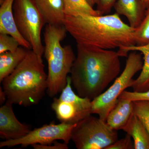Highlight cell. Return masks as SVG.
Here are the masks:
<instances>
[{"label":"cell","instance_id":"19","mask_svg":"<svg viewBox=\"0 0 149 149\" xmlns=\"http://www.w3.org/2000/svg\"><path fill=\"white\" fill-rule=\"evenodd\" d=\"M136 45L143 46L149 44V7L147 9L145 17L135 33Z\"/></svg>","mask_w":149,"mask_h":149},{"label":"cell","instance_id":"21","mask_svg":"<svg viewBox=\"0 0 149 149\" xmlns=\"http://www.w3.org/2000/svg\"><path fill=\"white\" fill-rule=\"evenodd\" d=\"M20 46L16 39L7 34H0V54L6 52H14Z\"/></svg>","mask_w":149,"mask_h":149},{"label":"cell","instance_id":"16","mask_svg":"<svg viewBox=\"0 0 149 149\" xmlns=\"http://www.w3.org/2000/svg\"><path fill=\"white\" fill-rule=\"evenodd\" d=\"M133 139L134 149H149V133L143 123L133 113L123 128Z\"/></svg>","mask_w":149,"mask_h":149},{"label":"cell","instance_id":"28","mask_svg":"<svg viewBox=\"0 0 149 149\" xmlns=\"http://www.w3.org/2000/svg\"><path fill=\"white\" fill-rule=\"evenodd\" d=\"M144 6L147 9L149 7V0H142Z\"/></svg>","mask_w":149,"mask_h":149},{"label":"cell","instance_id":"29","mask_svg":"<svg viewBox=\"0 0 149 149\" xmlns=\"http://www.w3.org/2000/svg\"><path fill=\"white\" fill-rule=\"evenodd\" d=\"M6 0H0V5H1Z\"/></svg>","mask_w":149,"mask_h":149},{"label":"cell","instance_id":"15","mask_svg":"<svg viewBox=\"0 0 149 149\" xmlns=\"http://www.w3.org/2000/svg\"><path fill=\"white\" fill-rule=\"evenodd\" d=\"M133 51L140 52L143 55V65L139 77L133 80L131 87L134 92H146L149 90V44L126 48L120 54V57L127 56L129 52Z\"/></svg>","mask_w":149,"mask_h":149},{"label":"cell","instance_id":"23","mask_svg":"<svg viewBox=\"0 0 149 149\" xmlns=\"http://www.w3.org/2000/svg\"><path fill=\"white\" fill-rule=\"evenodd\" d=\"M131 137L127 134L125 138L116 141L106 149H134V143Z\"/></svg>","mask_w":149,"mask_h":149},{"label":"cell","instance_id":"6","mask_svg":"<svg viewBox=\"0 0 149 149\" xmlns=\"http://www.w3.org/2000/svg\"><path fill=\"white\" fill-rule=\"evenodd\" d=\"M118 139L117 130L91 115L77 123L71 140L77 149H106Z\"/></svg>","mask_w":149,"mask_h":149},{"label":"cell","instance_id":"5","mask_svg":"<svg viewBox=\"0 0 149 149\" xmlns=\"http://www.w3.org/2000/svg\"><path fill=\"white\" fill-rule=\"evenodd\" d=\"M141 54L133 51L128 55L121 74L107 91L92 100V114H97L102 120H106L109 113L116 104L123 92L126 88L131 87L133 76L142 70L143 59Z\"/></svg>","mask_w":149,"mask_h":149},{"label":"cell","instance_id":"7","mask_svg":"<svg viewBox=\"0 0 149 149\" xmlns=\"http://www.w3.org/2000/svg\"><path fill=\"white\" fill-rule=\"evenodd\" d=\"M15 20L19 32L30 44L32 50L42 59L45 46L41 40V32L45 22L34 0H15L13 6Z\"/></svg>","mask_w":149,"mask_h":149},{"label":"cell","instance_id":"25","mask_svg":"<svg viewBox=\"0 0 149 149\" xmlns=\"http://www.w3.org/2000/svg\"><path fill=\"white\" fill-rule=\"evenodd\" d=\"M58 141H54L51 143L46 145L34 144L32 146L35 149H68V144L66 143H61Z\"/></svg>","mask_w":149,"mask_h":149},{"label":"cell","instance_id":"18","mask_svg":"<svg viewBox=\"0 0 149 149\" xmlns=\"http://www.w3.org/2000/svg\"><path fill=\"white\" fill-rule=\"evenodd\" d=\"M64 3L65 15H101L86 0H64Z\"/></svg>","mask_w":149,"mask_h":149},{"label":"cell","instance_id":"20","mask_svg":"<svg viewBox=\"0 0 149 149\" xmlns=\"http://www.w3.org/2000/svg\"><path fill=\"white\" fill-rule=\"evenodd\" d=\"M134 113L140 118L149 133V101H133Z\"/></svg>","mask_w":149,"mask_h":149},{"label":"cell","instance_id":"12","mask_svg":"<svg viewBox=\"0 0 149 149\" xmlns=\"http://www.w3.org/2000/svg\"><path fill=\"white\" fill-rule=\"evenodd\" d=\"M15 0H6L0 7V34L10 35L18 41L20 46L32 49V47L20 35L17 27L13 11Z\"/></svg>","mask_w":149,"mask_h":149},{"label":"cell","instance_id":"17","mask_svg":"<svg viewBox=\"0 0 149 149\" xmlns=\"http://www.w3.org/2000/svg\"><path fill=\"white\" fill-rule=\"evenodd\" d=\"M29 50L20 47L15 52H7L0 54L1 83L13 72L27 55Z\"/></svg>","mask_w":149,"mask_h":149},{"label":"cell","instance_id":"26","mask_svg":"<svg viewBox=\"0 0 149 149\" xmlns=\"http://www.w3.org/2000/svg\"><path fill=\"white\" fill-rule=\"evenodd\" d=\"M0 89H1L0 90V102H1V104L2 105V104L5 102L7 98L3 88L1 87Z\"/></svg>","mask_w":149,"mask_h":149},{"label":"cell","instance_id":"27","mask_svg":"<svg viewBox=\"0 0 149 149\" xmlns=\"http://www.w3.org/2000/svg\"><path fill=\"white\" fill-rule=\"evenodd\" d=\"M86 1L93 7L95 5H97L99 2V0H86Z\"/></svg>","mask_w":149,"mask_h":149},{"label":"cell","instance_id":"14","mask_svg":"<svg viewBox=\"0 0 149 149\" xmlns=\"http://www.w3.org/2000/svg\"><path fill=\"white\" fill-rule=\"evenodd\" d=\"M133 113V101L119 97L116 104L109 113L106 121L112 129L122 130Z\"/></svg>","mask_w":149,"mask_h":149},{"label":"cell","instance_id":"11","mask_svg":"<svg viewBox=\"0 0 149 149\" xmlns=\"http://www.w3.org/2000/svg\"><path fill=\"white\" fill-rule=\"evenodd\" d=\"M34 1L46 24L64 26V0H34Z\"/></svg>","mask_w":149,"mask_h":149},{"label":"cell","instance_id":"10","mask_svg":"<svg viewBox=\"0 0 149 149\" xmlns=\"http://www.w3.org/2000/svg\"><path fill=\"white\" fill-rule=\"evenodd\" d=\"M13 104L6 101L0 108V137L6 140L21 139L31 131L29 125L17 120L13 109Z\"/></svg>","mask_w":149,"mask_h":149},{"label":"cell","instance_id":"4","mask_svg":"<svg viewBox=\"0 0 149 149\" xmlns=\"http://www.w3.org/2000/svg\"><path fill=\"white\" fill-rule=\"evenodd\" d=\"M67 32L64 26L47 24L44 33V55L48 69L47 93L50 97H54L65 87L76 57L71 46L61 45Z\"/></svg>","mask_w":149,"mask_h":149},{"label":"cell","instance_id":"22","mask_svg":"<svg viewBox=\"0 0 149 149\" xmlns=\"http://www.w3.org/2000/svg\"><path fill=\"white\" fill-rule=\"evenodd\" d=\"M119 97L128 99L132 101H149V90L143 92H129L125 91L123 92Z\"/></svg>","mask_w":149,"mask_h":149},{"label":"cell","instance_id":"8","mask_svg":"<svg viewBox=\"0 0 149 149\" xmlns=\"http://www.w3.org/2000/svg\"><path fill=\"white\" fill-rule=\"evenodd\" d=\"M51 108L61 123L75 124L92 114V100L74 93L69 76L60 95L54 98Z\"/></svg>","mask_w":149,"mask_h":149},{"label":"cell","instance_id":"2","mask_svg":"<svg viewBox=\"0 0 149 149\" xmlns=\"http://www.w3.org/2000/svg\"><path fill=\"white\" fill-rule=\"evenodd\" d=\"M120 57L117 52L111 50L77 45V55L70 72L77 95L92 100L104 92L119 75Z\"/></svg>","mask_w":149,"mask_h":149},{"label":"cell","instance_id":"24","mask_svg":"<svg viewBox=\"0 0 149 149\" xmlns=\"http://www.w3.org/2000/svg\"><path fill=\"white\" fill-rule=\"evenodd\" d=\"M116 0H99L97 5V10L100 15L109 13L113 7Z\"/></svg>","mask_w":149,"mask_h":149},{"label":"cell","instance_id":"13","mask_svg":"<svg viewBox=\"0 0 149 149\" xmlns=\"http://www.w3.org/2000/svg\"><path fill=\"white\" fill-rule=\"evenodd\" d=\"M113 8L116 13L126 17L129 25L133 28L141 24L147 10L142 0H118Z\"/></svg>","mask_w":149,"mask_h":149},{"label":"cell","instance_id":"1","mask_svg":"<svg viewBox=\"0 0 149 149\" xmlns=\"http://www.w3.org/2000/svg\"><path fill=\"white\" fill-rule=\"evenodd\" d=\"M64 26L77 45L85 48L112 50L120 54L136 45V28L124 23L118 14L94 16L65 15Z\"/></svg>","mask_w":149,"mask_h":149},{"label":"cell","instance_id":"3","mask_svg":"<svg viewBox=\"0 0 149 149\" xmlns=\"http://www.w3.org/2000/svg\"><path fill=\"white\" fill-rule=\"evenodd\" d=\"M1 83L7 101L25 107L37 104L47 89V74L42 59L29 49L23 60Z\"/></svg>","mask_w":149,"mask_h":149},{"label":"cell","instance_id":"9","mask_svg":"<svg viewBox=\"0 0 149 149\" xmlns=\"http://www.w3.org/2000/svg\"><path fill=\"white\" fill-rule=\"evenodd\" d=\"M76 124L64 123L56 124L51 123L31 130L21 139L1 141L0 142V148H12L18 145L22 148H26L34 144H50L58 140H61L68 144L71 140L72 130Z\"/></svg>","mask_w":149,"mask_h":149}]
</instances>
